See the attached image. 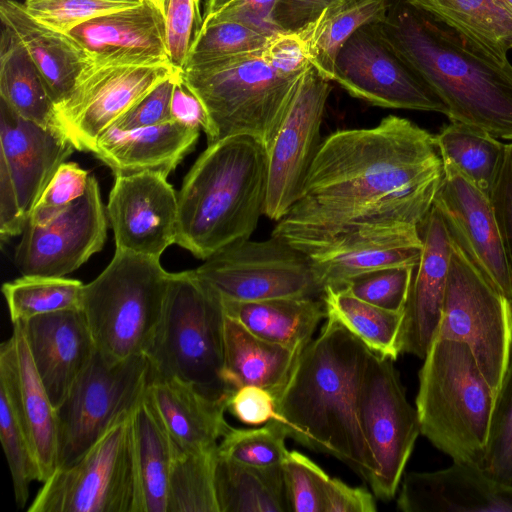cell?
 Listing matches in <instances>:
<instances>
[{"mask_svg":"<svg viewBox=\"0 0 512 512\" xmlns=\"http://www.w3.org/2000/svg\"><path fill=\"white\" fill-rule=\"evenodd\" d=\"M106 213L116 250L160 259L176 242L177 193L160 173L116 176Z\"/></svg>","mask_w":512,"mask_h":512,"instance_id":"19","label":"cell"},{"mask_svg":"<svg viewBox=\"0 0 512 512\" xmlns=\"http://www.w3.org/2000/svg\"><path fill=\"white\" fill-rule=\"evenodd\" d=\"M234 0H207L205 5V12L203 15V22L211 19Z\"/></svg>","mask_w":512,"mask_h":512,"instance_id":"58","label":"cell"},{"mask_svg":"<svg viewBox=\"0 0 512 512\" xmlns=\"http://www.w3.org/2000/svg\"><path fill=\"white\" fill-rule=\"evenodd\" d=\"M495 1L512 14V0H495Z\"/></svg>","mask_w":512,"mask_h":512,"instance_id":"60","label":"cell"},{"mask_svg":"<svg viewBox=\"0 0 512 512\" xmlns=\"http://www.w3.org/2000/svg\"><path fill=\"white\" fill-rule=\"evenodd\" d=\"M444 177L435 135L409 119L338 130L319 147L302 192L272 236L306 255L338 235L377 224L419 226Z\"/></svg>","mask_w":512,"mask_h":512,"instance_id":"1","label":"cell"},{"mask_svg":"<svg viewBox=\"0 0 512 512\" xmlns=\"http://www.w3.org/2000/svg\"><path fill=\"white\" fill-rule=\"evenodd\" d=\"M389 6L390 0H356L324 11L314 23L297 32L313 67L324 78L333 81L340 49L361 26L382 22Z\"/></svg>","mask_w":512,"mask_h":512,"instance_id":"36","label":"cell"},{"mask_svg":"<svg viewBox=\"0 0 512 512\" xmlns=\"http://www.w3.org/2000/svg\"><path fill=\"white\" fill-rule=\"evenodd\" d=\"M329 80L311 65L267 150L268 185L264 215L279 221L299 198L321 140Z\"/></svg>","mask_w":512,"mask_h":512,"instance_id":"17","label":"cell"},{"mask_svg":"<svg viewBox=\"0 0 512 512\" xmlns=\"http://www.w3.org/2000/svg\"><path fill=\"white\" fill-rule=\"evenodd\" d=\"M358 414L377 471L369 483L382 500L395 497L420 433L394 360L370 351L361 376Z\"/></svg>","mask_w":512,"mask_h":512,"instance_id":"12","label":"cell"},{"mask_svg":"<svg viewBox=\"0 0 512 512\" xmlns=\"http://www.w3.org/2000/svg\"><path fill=\"white\" fill-rule=\"evenodd\" d=\"M131 428L137 512H167L173 444L146 394L131 413Z\"/></svg>","mask_w":512,"mask_h":512,"instance_id":"32","label":"cell"},{"mask_svg":"<svg viewBox=\"0 0 512 512\" xmlns=\"http://www.w3.org/2000/svg\"><path fill=\"white\" fill-rule=\"evenodd\" d=\"M227 410L247 425L266 424L276 420V400L267 390L257 386H244L234 391Z\"/></svg>","mask_w":512,"mask_h":512,"instance_id":"53","label":"cell"},{"mask_svg":"<svg viewBox=\"0 0 512 512\" xmlns=\"http://www.w3.org/2000/svg\"><path fill=\"white\" fill-rule=\"evenodd\" d=\"M225 311L195 270L170 273L164 309L146 353L148 382L180 379L213 397L231 395L222 380Z\"/></svg>","mask_w":512,"mask_h":512,"instance_id":"7","label":"cell"},{"mask_svg":"<svg viewBox=\"0 0 512 512\" xmlns=\"http://www.w3.org/2000/svg\"><path fill=\"white\" fill-rule=\"evenodd\" d=\"M147 1L151 2L154 6H156L165 17L168 0H147Z\"/></svg>","mask_w":512,"mask_h":512,"instance_id":"59","label":"cell"},{"mask_svg":"<svg viewBox=\"0 0 512 512\" xmlns=\"http://www.w3.org/2000/svg\"><path fill=\"white\" fill-rule=\"evenodd\" d=\"M195 271L225 300L251 302L321 294L308 256L272 235L263 241L234 243Z\"/></svg>","mask_w":512,"mask_h":512,"instance_id":"14","label":"cell"},{"mask_svg":"<svg viewBox=\"0 0 512 512\" xmlns=\"http://www.w3.org/2000/svg\"><path fill=\"white\" fill-rule=\"evenodd\" d=\"M176 72L169 63H91L55 106L58 129L75 150L92 152L98 139L136 102Z\"/></svg>","mask_w":512,"mask_h":512,"instance_id":"16","label":"cell"},{"mask_svg":"<svg viewBox=\"0 0 512 512\" xmlns=\"http://www.w3.org/2000/svg\"><path fill=\"white\" fill-rule=\"evenodd\" d=\"M422 252L417 225L377 224L338 235L307 254L321 291L343 289L353 279L384 268L416 267Z\"/></svg>","mask_w":512,"mask_h":512,"instance_id":"20","label":"cell"},{"mask_svg":"<svg viewBox=\"0 0 512 512\" xmlns=\"http://www.w3.org/2000/svg\"><path fill=\"white\" fill-rule=\"evenodd\" d=\"M29 512H137L131 414L79 459L57 468Z\"/></svg>","mask_w":512,"mask_h":512,"instance_id":"11","label":"cell"},{"mask_svg":"<svg viewBox=\"0 0 512 512\" xmlns=\"http://www.w3.org/2000/svg\"><path fill=\"white\" fill-rule=\"evenodd\" d=\"M273 35L238 21H220L203 25L185 66L263 50Z\"/></svg>","mask_w":512,"mask_h":512,"instance_id":"44","label":"cell"},{"mask_svg":"<svg viewBox=\"0 0 512 512\" xmlns=\"http://www.w3.org/2000/svg\"><path fill=\"white\" fill-rule=\"evenodd\" d=\"M169 274L158 258L116 250L84 285L81 309L106 359L146 355L162 318Z\"/></svg>","mask_w":512,"mask_h":512,"instance_id":"8","label":"cell"},{"mask_svg":"<svg viewBox=\"0 0 512 512\" xmlns=\"http://www.w3.org/2000/svg\"><path fill=\"white\" fill-rule=\"evenodd\" d=\"M215 490L219 512H290L282 465L247 466L218 454Z\"/></svg>","mask_w":512,"mask_h":512,"instance_id":"34","label":"cell"},{"mask_svg":"<svg viewBox=\"0 0 512 512\" xmlns=\"http://www.w3.org/2000/svg\"><path fill=\"white\" fill-rule=\"evenodd\" d=\"M145 394L170 440L181 450H215L231 428L224 416L230 395L213 397L176 378L148 382Z\"/></svg>","mask_w":512,"mask_h":512,"instance_id":"27","label":"cell"},{"mask_svg":"<svg viewBox=\"0 0 512 512\" xmlns=\"http://www.w3.org/2000/svg\"><path fill=\"white\" fill-rule=\"evenodd\" d=\"M355 0H277L270 22L276 32L297 33L314 23L326 10Z\"/></svg>","mask_w":512,"mask_h":512,"instance_id":"51","label":"cell"},{"mask_svg":"<svg viewBox=\"0 0 512 512\" xmlns=\"http://www.w3.org/2000/svg\"><path fill=\"white\" fill-rule=\"evenodd\" d=\"M499 60L512 49V14L495 0H409Z\"/></svg>","mask_w":512,"mask_h":512,"instance_id":"35","label":"cell"},{"mask_svg":"<svg viewBox=\"0 0 512 512\" xmlns=\"http://www.w3.org/2000/svg\"><path fill=\"white\" fill-rule=\"evenodd\" d=\"M287 433L278 420L252 429L231 427L218 444V454L236 463L271 467L282 465L288 454Z\"/></svg>","mask_w":512,"mask_h":512,"instance_id":"42","label":"cell"},{"mask_svg":"<svg viewBox=\"0 0 512 512\" xmlns=\"http://www.w3.org/2000/svg\"><path fill=\"white\" fill-rule=\"evenodd\" d=\"M304 74L280 73L268 62L264 49L190 64L180 72L205 108L208 144L247 135L267 150Z\"/></svg>","mask_w":512,"mask_h":512,"instance_id":"5","label":"cell"},{"mask_svg":"<svg viewBox=\"0 0 512 512\" xmlns=\"http://www.w3.org/2000/svg\"><path fill=\"white\" fill-rule=\"evenodd\" d=\"M171 118L189 127L209 129V120L199 98L182 80L180 72L175 82L171 98Z\"/></svg>","mask_w":512,"mask_h":512,"instance_id":"57","label":"cell"},{"mask_svg":"<svg viewBox=\"0 0 512 512\" xmlns=\"http://www.w3.org/2000/svg\"><path fill=\"white\" fill-rule=\"evenodd\" d=\"M84 284L65 277L22 276L2 286L12 324L35 316L81 309Z\"/></svg>","mask_w":512,"mask_h":512,"instance_id":"40","label":"cell"},{"mask_svg":"<svg viewBox=\"0 0 512 512\" xmlns=\"http://www.w3.org/2000/svg\"><path fill=\"white\" fill-rule=\"evenodd\" d=\"M143 0H25L27 11L47 26L66 32L94 17L138 5Z\"/></svg>","mask_w":512,"mask_h":512,"instance_id":"46","label":"cell"},{"mask_svg":"<svg viewBox=\"0 0 512 512\" xmlns=\"http://www.w3.org/2000/svg\"><path fill=\"white\" fill-rule=\"evenodd\" d=\"M333 81L351 96L375 106L448 113L441 99L389 43L380 22L361 26L346 41L335 61Z\"/></svg>","mask_w":512,"mask_h":512,"instance_id":"15","label":"cell"},{"mask_svg":"<svg viewBox=\"0 0 512 512\" xmlns=\"http://www.w3.org/2000/svg\"><path fill=\"white\" fill-rule=\"evenodd\" d=\"M423 360L415 401L420 433L453 462L481 466L495 393L465 343L437 339Z\"/></svg>","mask_w":512,"mask_h":512,"instance_id":"6","label":"cell"},{"mask_svg":"<svg viewBox=\"0 0 512 512\" xmlns=\"http://www.w3.org/2000/svg\"><path fill=\"white\" fill-rule=\"evenodd\" d=\"M0 19L37 66L55 106L61 103L90 64L87 55L65 33L33 17L23 3L1 0Z\"/></svg>","mask_w":512,"mask_h":512,"instance_id":"29","label":"cell"},{"mask_svg":"<svg viewBox=\"0 0 512 512\" xmlns=\"http://www.w3.org/2000/svg\"><path fill=\"white\" fill-rule=\"evenodd\" d=\"M264 55L277 71L288 76L302 75L312 65L298 33L274 34L264 48Z\"/></svg>","mask_w":512,"mask_h":512,"instance_id":"54","label":"cell"},{"mask_svg":"<svg viewBox=\"0 0 512 512\" xmlns=\"http://www.w3.org/2000/svg\"><path fill=\"white\" fill-rule=\"evenodd\" d=\"M0 96L20 117L58 129L55 104L45 80L20 41L5 27L0 48Z\"/></svg>","mask_w":512,"mask_h":512,"instance_id":"33","label":"cell"},{"mask_svg":"<svg viewBox=\"0 0 512 512\" xmlns=\"http://www.w3.org/2000/svg\"><path fill=\"white\" fill-rule=\"evenodd\" d=\"M435 142L443 163L450 164L486 194L491 189L504 156L505 144L486 130L450 121Z\"/></svg>","mask_w":512,"mask_h":512,"instance_id":"37","label":"cell"},{"mask_svg":"<svg viewBox=\"0 0 512 512\" xmlns=\"http://www.w3.org/2000/svg\"><path fill=\"white\" fill-rule=\"evenodd\" d=\"M21 323L36 371L57 408L96 352L83 311H58Z\"/></svg>","mask_w":512,"mask_h":512,"instance_id":"25","label":"cell"},{"mask_svg":"<svg viewBox=\"0 0 512 512\" xmlns=\"http://www.w3.org/2000/svg\"><path fill=\"white\" fill-rule=\"evenodd\" d=\"M178 75L179 71H176L162 80L126 111L111 128L130 131L172 120L171 98Z\"/></svg>","mask_w":512,"mask_h":512,"instance_id":"50","label":"cell"},{"mask_svg":"<svg viewBox=\"0 0 512 512\" xmlns=\"http://www.w3.org/2000/svg\"><path fill=\"white\" fill-rule=\"evenodd\" d=\"M397 507L403 512H512V488L480 465L453 462L433 472L403 476Z\"/></svg>","mask_w":512,"mask_h":512,"instance_id":"24","label":"cell"},{"mask_svg":"<svg viewBox=\"0 0 512 512\" xmlns=\"http://www.w3.org/2000/svg\"><path fill=\"white\" fill-rule=\"evenodd\" d=\"M107 221L98 181L90 176L86 192L53 219L26 224L14 253L16 268L22 276L72 273L103 248Z\"/></svg>","mask_w":512,"mask_h":512,"instance_id":"18","label":"cell"},{"mask_svg":"<svg viewBox=\"0 0 512 512\" xmlns=\"http://www.w3.org/2000/svg\"><path fill=\"white\" fill-rule=\"evenodd\" d=\"M199 131L175 120L130 131L110 128L98 139L92 153L115 177L142 172L168 177L194 147Z\"/></svg>","mask_w":512,"mask_h":512,"instance_id":"28","label":"cell"},{"mask_svg":"<svg viewBox=\"0 0 512 512\" xmlns=\"http://www.w3.org/2000/svg\"><path fill=\"white\" fill-rule=\"evenodd\" d=\"M0 380L12 390L43 483L57 469V413L36 371L21 322L13 324L11 337L1 344Z\"/></svg>","mask_w":512,"mask_h":512,"instance_id":"26","label":"cell"},{"mask_svg":"<svg viewBox=\"0 0 512 512\" xmlns=\"http://www.w3.org/2000/svg\"><path fill=\"white\" fill-rule=\"evenodd\" d=\"M0 439L10 468L16 505L24 508L29 486L41 472L9 385L0 380Z\"/></svg>","mask_w":512,"mask_h":512,"instance_id":"41","label":"cell"},{"mask_svg":"<svg viewBox=\"0 0 512 512\" xmlns=\"http://www.w3.org/2000/svg\"><path fill=\"white\" fill-rule=\"evenodd\" d=\"M203 25L200 0H168L165 26L170 65L181 72Z\"/></svg>","mask_w":512,"mask_h":512,"instance_id":"48","label":"cell"},{"mask_svg":"<svg viewBox=\"0 0 512 512\" xmlns=\"http://www.w3.org/2000/svg\"><path fill=\"white\" fill-rule=\"evenodd\" d=\"M217 457L218 448L188 452L173 444L167 512H219L215 490Z\"/></svg>","mask_w":512,"mask_h":512,"instance_id":"39","label":"cell"},{"mask_svg":"<svg viewBox=\"0 0 512 512\" xmlns=\"http://www.w3.org/2000/svg\"><path fill=\"white\" fill-rule=\"evenodd\" d=\"M300 353L257 337L225 314L222 380L230 394L244 386H257L276 400Z\"/></svg>","mask_w":512,"mask_h":512,"instance_id":"30","label":"cell"},{"mask_svg":"<svg viewBox=\"0 0 512 512\" xmlns=\"http://www.w3.org/2000/svg\"><path fill=\"white\" fill-rule=\"evenodd\" d=\"M418 228L422 252L403 310L398 351L424 359L442 318L452 236L434 204Z\"/></svg>","mask_w":512,"mask_h":512,"instance_id":"22","label":"cell"},{"mask_svg":"<svg viewBox=\"0 0 512 512\" xmlns=\"http://www.w3.org/2000/svg\"><path fill=\"white\" fill-rule=\"evenodd\" d=\"M146 355L110 361L97 351L56 408L57 468L79 459L132 413L148 386Z\"/></svg>","mask_w":512,"mask_h":512,"instance_id":"10","label":"cell"},{"mask_svg":"<svg viewBox=\"0 0 512 512\" xmlns=\"http://www.w3.org/2000/svg\"><path fill=\"white\" fill-rule=\"evenodd\" d=\"M64 33L94 64L169 63L165 17L147 0L94 17Z\"/></svg>","mask_w":512,"mask_h":512,"instance_id":"23","label":"cell"},{"mask_svg":"<svg viewBox=\"0 0 512 512\" xmlns=\"http://www.w3.org/2000/svg\"><path fill=\"white\" fill-rule=\"evenodd\" d=\"M276 2L277 0H234L214 17L203 22V25L220 21H238L275 34L278 32L271 25L270 15Z\"/></svg>","mask_w":512,"mask_h":512,"instance_id":"56","label":"cell"},{"mask_svg":"<svg viewBox=\"0 0 512 512\" xmlns=\"http://www.w3.org/2000/svg\"><path fill=\"white\" fill-rule=\"evenodd\" d=\"M75 150L57 128L26 120L0 102V238L21 235L57 169Z\"/></svg>","mask_w":512,"mask_h":512,"instance_id":"13","label":"cell"},{"mask_svg":"<svg viewBox=\"0 0 512 512\" xmlns=\"http://www.w3.org/2000/svg\"><path fill=\"white\" fill-rule=\"evenodd\" d=\"M222 299V298H221ZM225 314L259 338L302 352L327 318L323 300L287 297L240 302L222 299Z\"/></svg>","mask_w":512,"mask_h":512,"instance_id":"31","label":"cell"},{"mask_svg":"<svg viewBox=\"0 0 512 512\" xmlns=\"http://www.w3.org/2000/svg\"><path fill=\"white\" fill-rule=\"evenodd\" d=\"M374 496L365 488L329 478L325 487V512H375Z\"/></svg>","mask_w":512,"mask_h":512,"instance_id":"55","label":"cell"},{"mask_svg":"<svg viewBox=\"0 0 512 512\" xmlns=\"http://www.w3.org/2000/svg\"><path fill=\"white\" fill-rule=\"evenodd\" d=\"M90 175L77 163H62L32 210L27 223L43 225L87 190Z\"/></svg>","mask_w":512,"mask_h":512,"instance_id":"49","label":"cell"},{"mask_svg":"<svg viewBox=\"0 0 512 512\" xmlns=\"http://www.w3.org/2000/svg\"><path fill=\"white\" fill-rule=\"evenodd\" d=\"M481 467L491 479L512 488V348L495 396L488 444Z\"/></svg>","mask_w":512,"mask_h":512,"instance_id":"43","label":"cell"},{"mask_svg":"<svg viewBox=\"0 0 512 512\" xmlns=\"http://www.w3.org/2000/svg\"><path fill=\"white\" fill-rule=\"evenodd\" d=\"M282 469L290 512H325L327 473L298 451L288 452Z\"/></svg>","mask_w":512,"mask_h":512,"instance_id":"45","label":"cell"},{"mask_svg":"<svg viewBox=\"0 0 512 512\" xmlns=\"http://www.w3.org/2000/svg\"><path fill=\"white\" fill-rule=\"evenodd\" d=\"M370 349L326 318L319 336L300 353L276 398V420L288 437L331 455L368 484L377 471L358 414V395Z\"/></svg>","mask_w":512,"mask_h":512,"instance_id":"2","label":"cell"},{"mask_svg":"<svg viewBox=\"0 0 512 512\" xmlns=\"http://www.w3.org/2000/svg\"><path fill=\"white\" fill-rule=\"evenodd\" d=\"M321 295L327 317L338 321L372 352L394 361L398 358L403 311L395 312L375 306L345 288H327Z\"/></svg>","mask_w":512,"mask_h":512,"instance_id":"38","label":"cell"},{"mask_svg":"<svg viewBox=\"0 0 512 512\" xmlns=\"http://www.w3.org/2000/svg\"><path fill=\"white\" fill-rule=\"evenodd\" d=\"M414 268L395 266L373 271L353 279L345 289L370 304L402 312L408 298Z\"/></svg>","mask_w":512,"mask_h":512,"instance_id":"47","label":"cell"},{"mask_svg":"<svg viewBox=\"0 0 512 512\" xmlns=\"http://www.w3.org/2000/svg\"><path fill=\"white\" fill-rule=\"evenodd\" d=\"M434 205L452 238L476 267L506 297L512 300V274L488 194L450 164Z\"/></svg>","mask_w":512,"mask_h":512,"instance_id":"21","label":"cell"},{"mask_svg":"<svg viewBox=\"0 0 512 512\" xmlns=\"http://www.w3.org/2000/svg\"><path fill=\"white\" fill-rule=\"evenodd\" d=\"M267 185L268 154L259 141L235 135L208 144L177 193L175 244L205 261L250 239L264 214Z\"/></svg>","mask_w":512,"mask_h":512,"instance_id":"4","label":"cell"},{"mask_svg":"<svg viewBox=\"0 0 512 512\" xmlns=\"http://www.w3.org/2000/svg\"><path fill=\"white\" fill-rule=\"evenodd\" d=\"M380 27L445 104L450 121L512 140L509 60H499L409 0H390Z\"/></svg>","mask_w":512,"mask_h":512,"instance_id":"3","label":"cell"},{"mask_svg":"<svg viewBox=\"0 0 512 512\" xmlns=\"http://www.w3.org/2000/svg\"><path fill=\"white\" fill-rule=\"evenodd\" d=\"M489 197L512 274V143L505 144L501 166Z\"/></svg>","mask_w":512,"mask_h":512,"instance_id":"52","label":"cell"},{"mask_svg":"<svg viewBox=\"0 0 512 512\" xmlns=\"http://www.w3.org/2000/svg\"><path fill=\"white\" fill-rule=\"evenodd\" d=\"M437 339L465 343L496 395L512 348V300L489 281L453 238Z\"/></svg>","mask_w":512,"mask_h":512,"instance_id":"9","label":"cell"}]
</instances>
